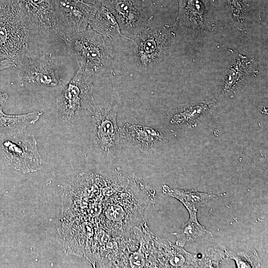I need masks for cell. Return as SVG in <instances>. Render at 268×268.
Masks as SVG:
<instances>
[{
    "label": "cell",
    "instance_id": "cell-1",
    "mask_svg": "<svg viewBox=\"0 0 268 268\" xmlns=\"http://www.w3.org/2000/svg\"><path fill=\"white\" fill-rule=\"evenodd\" d=\"M101 211L104 227L113 239L131 238L136 227L146 221L147 210L154 195L124 178L110 180Z\"/></svg>",
    "mask_w": 268,
    "mask_h": 268
},
{
    "label": "cell",
    "instance_id": "cell-2",
    "mask_svg": "<svg viewBox=\"0 0 268 268\" xmlns=\"http://www.w3.org/2000/svg\"><path fill=\"white\" fill-rule=\"evenodd\" d=\"M176 30L174 25H159L151 20L135 38L127 41L121 52L134 68L147 73L170 56Z\"/></svg>",
    "mask_w": 268,
    "mask_h": 268
},
{
    "label": "cell",
    "instance_id": "cell-3",
    "mask_svg": "<svg viewBox=\"0 0 268 268\" xmlns=\"http://www.w3.org/2000/svg\"><path fill=\"white\" fill-rule=\"evenodd\" d=\"M60 37L79 68L95 73L100 68L110 66L113 62L116 52L112 41L89 25L82 32Z\"/></svg>",
    "mask_w": 268,
    "mask_h": 268
},
{
    "label": "cell",
    "instance_id": "cell-4",
    "mask_svg": "<svg viewBox=\"0 0 268 268\" xmlns=\"http://www.w3.org/2000/svg\"><path fill=\"white\" fill-rule=\"evenodd\" d=\"M94 73L79 68L70 82L64 86L57 99V111L62 120L71 123L80 119L95 105L92 96Z\"/></svg>",
    "mask_w": 268,
    "mask_h": 268
},
{
    "label": "cell",
    "instance_id": "cell-5",
    "mask_svg": "<svg viewBox=\"0 0 268 268\" xmlns=\"http://www.w3.org/2000/svg\"><path fill=\"white\" fill-rule=\"evenodd\" d=\"M25 130L0 134V156L15 170L28 173L38 171L42 159L34 135Z\"/></svg>",
    "mask_w": 268,
    "mask_h": 268
},
{
    "label": "cell",
    "instance_id": "cell-6",
    "mask_svg": "<svg viewBox=\"0 0 268 268\" xmlns=\"http://www.w3.org/2000/svg\"><path fill=\"white\" fill-rule=\"evenodd\" d=\"M29 29L15 8L7 2L0 11V57L20 66L29 49Z\"/></svg>",
    "mask_w": 268,
    "mask_h": 268
},
{
    "label": "cell",
    "instance_id": "cell-7",
    "mask_svg": "<svg viewBox=\"0 0 268 268\" xmlns=\"http://www.w3.org/2000/svg\"><path fill=\"white\" fill-rule=\"evenodd\" d=\"M115 16L122 34L134 39L152 20L153 4L148 0H98Z\"/></svg>",
    "mask_w": 268,
    "mask_h": 268
},
{
    "label": "cell",
    "instance_id": "cell-8",
    "mask_svg": "<svg viewBox=\"0 0 268 268\" xmlns=\"http://www.w3.org/2000/svg\"><path fill=\"white\" fill-rule=\"evenodd\" d=\"M118 105L113 100L95 105L92 116L91 136L93 144L106 156L115 153L119 146L117 124Z\"/></svg>",
    "mask_w": 268,
    "mask_h": 268
},
{
    "label": "cell",
    "instance_id": "cell-9",
    "mask_svg": "<svg viewBox=\"0 0 268 268\" xmlns=\"http://www.w3.org/2000/svg\"><path fill=\"white\" fill-rule=\"evenodd\" d=\"M178 14L173 24L176 29H182L189 36L201 40L214 27L209 0H178Z\"/></svg>",
    "mask_w": 268,
    "mask_h": 268
},
{
    "label": "cell",
    "instance_id": "cell-10",
    "mask_svg": "<svg viewBox=\"0 0 268 268\" xmlns=\"http://www.w3.org/2000/svg\"><path fill=\"white\" fill-rule=\"evenodd\" d=\"M30 30L47 35H58L54 0H8Z\"/></svg>",
    "mask_w": 268,
    "mask_h": 268
},
{
    "label": "cell",
    "instance_id": "cell-11",
    "mask_svg": "<svg viewBox=\"0 0 268 268\" xmlns=\"http://www.w3.org/2000/svg\"><path fill=\"white\" fill-rule=\"evenodd\" d=\"M60 36L82 32L93 19L97 4L76 0H54Z\"/></svg>",
    "mask_w": 268,
    "mask_h": 268
},
{
    "label": "cell",
    "instance_id": "cell-12",
    "mask_svg": "<svg viewBox=\"0 0 268 268\" xmlns=\"http://www.w3.org/2000/svg\"><path fill=\"white\" fill-rule=\"evenodd\" d=\"M18 68V77L30 84L43 87L63 86L50 56L36 55L28 49Z\"/></svg>",
    "mask_w": 268,
    "mask_h": 268
},
{
    "label": "cell",
    "instance_id": "cell-13",
    "mask_svg": "<svg viewBox=\"0 0 268 268\" xmlns=\"http://www.w3.org/2000/svg\"><path fill=\"white\" fill-rule=\"evenodd\" d=\"M149 259L151 268L198 267L197 255L156 236L151 248Z\"/></svg>",
    "mask_w": 268,
    "mask_h": 268
},
{
    "label": "cell",
    "instance_id": "cell-14",
    "mask_svg": "<svg viewBox=\"0 0 268 268\" xmlns=\"http://www.w3.org/2000/svg\"><path fill=\"white\" fill-rule=\"evenodd\" d=\"M96 4L97 10L89 26L99 34L110 39L116 51L129 38L122 34L117 21L110 10L101 3Z\"/></svg>",
    "mask_w": 268,
    "mask_h": 268
},
{
    "label": "cell",
    "instance_id": "cell-15",
    "mask_svg": "<svg viewBox=\"0 0 268 268\" xmlns=\"http://www.w3.org/2000/svg\"><path fill=\"white\" fill-rule=\"evenodd\" d=\"M122 134L131 145L142 151L149 150L163 140V136L158 131L140 125L127 123Z\"/></svg>",
    "mask_w": 268,
    "mask_h": 268
},
{
    "label": "cell",
    "instance_id": "cell-16",
    "mask_svg": "<svg viewBox=\"0 0 268 268\" xmlns=\"http://www.w3.org/2000/svg\"><path fill=\"white\" fill-rule=\"evenodd\" d=\"M187 210L190 214L189 220L187 223H183L178 230L172 233L176 238L175 244L182 247L212 236V233L199 223L197 218L198 208L194 207Z\"/></svg>",
    "mask_w": 268,
    "mask_h": 268
},
{
    "label": "cell",
    "instance_id": "cell-17",
    "mask_svg": "<svg viewBox=\"0 0 268 268\" xmlns=\"http://www.w3.org/2000/svg\"><path fill=\"white\" fill-rule=\"evenodd\" d=\"M213 101H202L178 106L170 111V122L173 125H191L196 123L210 111Z\"/></svg>",
    "mask_w": 268,
    "mask_h": 268
},
{
    "label": "cell",
    "instance_id": "cell-18",
    "mask_svg": "<svg viewBox=\"0 0 268 268\" xmlns=\"http://www.w3.org/2000/svg\"><path fill=\"white\" fill-rule=\"evenodd\" d=\"M163 194L179 201L187 209L205 205L213 198L225 194H214L212 192H201L196 190L171 188L167 185L162 186Z\"/></svg>",
    "mask_w": 268,
    "mask_h": 268
},
{
    "label": "cell",
    "instance_id": "cell-19",
    "mask_svg": "<svg viewBox=\"0 0 268 268\" xmlns=\"http://www.w3.org/2000/svg\"><path fill=\"white\" fill-rule=\"evenodd\" d=\"M250 61L242 55L237 56L230 65L223 84V93L235 92L245 83Z\"/></svg>",
    "mask_w": 268,
    "mask_h": 268
},
{
    "label": "cell",
    "instance_id": "cell-20",
    "mask_svg": "<svg viewBox=\"0 0 268 268\" xmlns=\"http://www.w3.org/2000/svg\"><path fill=\"white\" fill-rule=\"evenodd\" d=\"M40 111L20 115H8L0 112V134H7L24 130L35 124L43 115Z\"/></svg>",
    "mask_w": 268,
    "mask_h": 268
},
{
    "label": "cell",
    "instance_id": "cell-21",
    "mask_svg": "<svg viewBox=\"0 0 268 268\" xmlns=\"http://www.w3.org/2000/svg\"><path fill=\"white\" fill-rule=\"evenodd\" d=\"M225 258L234 261L236 267L260 268L261 260L256 251L233 252L225 249Z\"/></svg>",
    "mask_w": 268,
    "mask_h": 268
},
{
    "label": "cell",
    "instance_id": "cell-22",
    "mask_svg": "<svg viewBox=\"0 0 268 268\" xmlns=\"http://www.w3.org/2000/svg\"><path fill=\"white\" fill-rule=\"evenodd\" d=\"M249 0H226L235 21H242L247 13Z\"/></svg>",
    "mask_w": 268,
    "mask_h": 268
},
{
    "label": "cell",
    "instance_id": "cell-23",
    "mask_svg": "<svg viewBox=\"0 0 268 268\" xmlns=\"http://www.w3.org/2000/svg\"><path fill=\"white\" fill-rule=\"evenodd\" d=\"M16 67L10 60L0 57V71L11 67Z\"/></svg>",
    "mask_w": 268,
    "mask_h": 268
},
{
    "label": "cell",
    "instance_id": "cell-24",
    "mask_svg": "<svg viewBox=\"0 0 268 268\" xmlns=\"http://www.w3.org/2000/svg\"><path fill=\"white\" fill-rule=\"evenodd\" d=\"M7 98L8 94L6 93L0 92V112L2 111Z\"/></svg>",
    "mask_w": 268,
    "mask_h": 268
},
{
    "label": "cell",
    "instance_id": "cell-25",
    "mask_svg": "<svg viewBox=\"0 0 268 268\" xmlns=\"http://www.w3.org/2000/svg\"><path fill=\"white\" fill-rule=\"evenodd\" d=\"M82 2L90 3V4H96L98 0H76Z\"/></svg>",
    "mask_w": 268,
    "mask_h": 268
},
{
    "label": "cell",
    "instance_id": "cell-26",
    "mask_svg": "<svg viewBox=\"0 0 268 268\" xmlns=\"http://www.w3.org/2000/svg\"><path fill=\"white\" fill-rule=\"evenodd\" d=\"M152 4H156L162 2L164 0H148Z\"/></svg>",
    "mask_w": 268,
    "mask_h": 268
},
{
    "label": "cell",
    "instance_id": "cell-27",
    "mask_svg": "<svg viewBox=\"0 0 268 268\" xmlns=\"http://www.w3.org/2000/svg\"><path fill=\"white\" fill-rule=\"evenodd\" d=\"M254 1V0L255 1H259V2H262L264 0L266 1V2H267V0H253Z\"/></svg>",
    "mask_w": 268,
    "mask_h": 268
},
{
    "label": "cell",
    "instance_id": "cell-28",
    "mask_svg": "<svg viewBox=\"0 0 268 268\" xmlns=\"http://www.w3.org/2000/svg\"><path fill=\"white\" fill-rule=\"evenodd\" d=\"M2 5H3V4H2V3H1L0 2V11L2 7Z\"/></svg>",
    "mask_w": 268,
    "mask_h": 268
}]
</instances>
